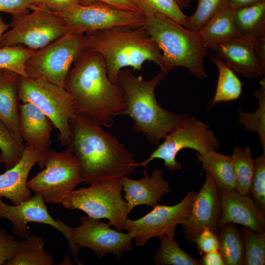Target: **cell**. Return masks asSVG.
I'll list each match as a JSON object with an SVG mask.
<instances>
[{
    "mask_svg": "<svg viewBox=\"0 0 265 265\" xmlns=\"http://www.w3.org/2000/svg\"><path fill=\"white\" fill-rule=\"evenodd\" d=\"M210 57L218 71L215 93L211 102V106L220 102L238 99L242 94V83L236 73L222 60L212 55Z\"/></svg>",
    "mask_w": 265,
    "mask_h": 265,
    "instance_id": "cell-27",
    "label": "cell"
},
{
    "mask_svg": "<svg viewBox=\"0 0 265 265\" xmlns=\"http://www.w3.org/2000/svg\"><path fill=\"white\" fill-rule=\"evenodd\" d=\"M206 173L212 179L218 190L232 191L236 189V179L231 156L210 151L204 154H196Z\"/></svg>",
    "mask_w": 265,
    "mask_h": 265,
    "instance_id": "cell-24",
    "label": "cell"
},
{
    "mask_svg": "<svg viewBox=\"0 0 265 265\" xmlns=\"http://www.w3.org/2000/svg\"><path fill=\"white\" fill-rule=\"evenodd\" d=\"M145 16L155 13L163 14L186 27V17L175 0H131Z\"/></svg>",
    "mask_w": 265,
    "mask_h": 265,
    "instance_id": "cell-32",
    "label": "cell"
},
{
    "mask_svg": "<svg viewBox=\"0 0 265 265\" xmlns=\"http://www.w3.org/2000/svg\"><path fill=\"white\" fill-rule=\"evenodd\" d=\"M70 126L71 136L67 148L79 161L82 182L91 185L120 179L135 170L138 163L132 155L98 121L76 114Z\"/></svg>",
    "mask_w": 265,
    "mask_h": 265,
    "instance_id": "cell-2",
    "label": "cell"
},
{
    "mask_svg": "<svg viewBox=\"0 0 265 265\" xmlns=\"http://www.w3.org/2000/svg\"><path fill=\"white\" fill-rule=\"evenodd\" d=\"M254 39L239 36L211 48L235 73L249 79L262 78L254 51Z\"/></svg>",
    "mask_w": 265,
    "mask_h": 265,
    "instance_id": "cell-19",
    "label": "cell"
},
{
    "mask_svg": "<svg viewBox=\"0 0 265 265\" xmlns=\"http://www.w3.org/2000/svg\"><path fill=\"white\" fill-rule=\"evenodd\" d=\"M94 2L104 3L121 10L139 12L131 0H81L80 4L86 5Z\"/></svg>",
    "mask_w": 265,
    "mask_h": 265,
    "instance_id": "cell-42",
    "label": "cell"
},
{
    "mask_svg": "<svg viewBox=\"0 0 265 265\" xmlns=\"http://www.w3.org/2000/svg\"><path fill=\"white\" fill-rule=\"evenodd\" d=\"M83 35L87 48L103 57L108 77L114 84H118V74L125 67L139 71L148 61L162 67L161 52L144 26L111 28Z\"/></svg>",
    "mask_w": 265,
    "mask_h": 265,
    "instance_id": "cell-4",
    "label": "cell"
},
{
    "mask_svg": "<svg viewBox=\"0 0 265 265\" xmlns=\"http://www.w3.org/2000/svg\"><path fill=\"white\" fill-rule=\"evenodd\" d=\"M241 235L244 246V265L265 264V232L257 233L243 226Z\"/></svg>",
    "mask_w": 265,
    "mask_h": 265,
    "instance_id": "cell-33",
    "label": "cell"
},
{
    "mask_svg": "<svg viewBox=\"0 0 265 265\" xmlns=\"http://www.w3.org/2000/svg\"><path fill=\"white\" fill-rule=\"evenodd\" d=\"M35 51L20 46L0 48V70H9L20 76L27 77L25 64Z\"/></svg>",
    "mask_w": 265,
    "mask_h": 265,
    "instance_id": "cell-35",
    "label": "cell"
},
{
    "mask_svg": "<svg viewBox=\"0 0 265 265\" xmlns=\"http://www.w3.org/2000/svg\"><path fill=\"white\" fill-rule=\"evenodd\" d=\"M260 89L255 90L254 94L258 99V106L254 112H244L238 110L239 122L244 128L252 132H257L263 150L265 152V78H261Z\"/></svg>",
    "mask_w": 265,
    "mask_h": 265,
    "instance_id": "cell-31",
    "label": "cell"
},
{
    "mask_svg": "<svg viewBox=\"0 0 265 265\" xmlns=\"http://www.w3.org/2000/svg\"><path fill=\"white\" fill-rule=\"evenodd\" d=\"M10 25L6 23L0 16V44L3 34L8 29Z\"/></svg>",
    "mask_w": 265,
    "mask_h": 265,
    "instance_id": "cell-46",
    "label": "cell"
},
{
    "mask_svg": "<svg viewBox=\"0 0 265 265\" xmlns=\"http://www.w3.org/2000/svg\"><path fill=\"white\" fill-rule=\"evenodd\" d=\"M19 242L12 258L5 265H53V254L44 249L45 241L39 236H30Z\"/></svg>",
    "mask_w": 265,
    "mask_h": 265,
    "instance_id": "cell-25",
    "label": "cell"
},
{
    "mask_svg": "<svg viewBox=\"0 0 265 265\" xmlns=\"http://www.w3.org/2000/svg\"><path fill=\"white\" fill-rule=\"evenodd\" d=\"M30 10V13L13 15L0 48L20 46L36 51L68 33L65 22L57 13L38 4Z\"/></svg>",
    "mask_w": 265,
    "mask_h": 265,
    "instance_id": "cell-8",
    "label": "cell"
},
{
    "mask_svg": "<svg viewBox=\"0 0 265 265\" xmlns=\"http://www.w3.org/2000/svg\"><path fill=\"white\" fill-rule=\"evenodd\" d=\"M264 0H227L226 6L233 10Z\"/></svg>",
    "mask_w": 265,
    "mask_h": 265,
    "instance_id": "cell-45",
    "label": "cell"
},
{
    "mask_svg": "<svg viewBox=\"0 0 265 265\" xmlns=\"http://www.w3.org/2000/svg\"><path fill=\"white\" fill-rule=\"evenodd\" d=\"M1 162H2V159H1V152L0 150V164Z\"/></svg>",
    "mask_w": 265,
    "mask_h": 265,
    "instance_id": "cell-48",
    "label": "cell"
},
{
    "mask_svg": "<svg viewBox=\"0 0 265 265\" xmlns=\"http://www.w3.org/2000/svg\"><path fill=\"white\" fill-rule=\"evenodd\" d=\"M81 0H37V4L53 11L61 12L66 11L79 4Z\"/></svg>",
    "mask_w": 265,
    "mask_h": 265,
    "instance_id": "cell-41",
    "label": "cell"
},
{
    "mask_svg": "<svg viewBox=\"0 0 265 265\" xmlns=\"http://www.w3.org/2000/svg\"><path fill=\"white\" fill-rule=\"evenodd\" d=\"M254 161L250 194L257 207L265 213V152Z\"/></svg>",
    "mask_w": 265,
    "mask_h": 265,
    "instance_id": "cell-37",
    "label": "cell"
},
{
    "mask_svg": "<svg viewBox=\"0 0 265 265\" xmlns=\"http://www.w3.org/2000/svg\"><path fill=\"white\" fill-rule=\"evenodd\" d=\"M122 191L121 179L104 180L74 189L60 204L65 209L81 210L93 218L107 219L110 225L122 231L130 213Z\"/></svg>",
    "mask_w": 265,
    "mask_h": 265,
    "instance_id": "cell-6",
    "label": "cell"
},
{
    "mask_svg": "<svg viewBox=\"0 0 265 265\" xmlns=\"http://www.w3.org/2000/svg\"><path fill=\"white\" fill-rule=\"evenodd\" d=\"M143 26L161 52L160 71L165 75L183 67L199 79L207 77L204 61L208 49L197 32L160 13L145 16Z\"/></svg>",
    "mask_w": 265,
    "mask_h": 265,
    "instance_id": "cell-5",
    "label": "cell"
},
{
    "mask_svg": "<svg viewBox=\"0 0 265 265\" xmlns=\"http://www.w3.org/2000/svg\"><path fill=\"white\" fill-rule=\"evenodd\" d=\"M56 13L65 22L68 33L79 35L111 28L138 27L145 22V16L139 12L121 10L100 2L79 4Z\"/></svg>",
    "mask_w": 265,
    "mask_h": 265,
    "instance_id": "cell-13",
    "label": "cell"
},
{
    "mask_svg": "<svg viewBox=\"0 0 265 265\" xmlns=\"http://www.w3.org/2000/svg\"><path fill=\"white\" fill-rule=\"evenodd\" d=\"M25 145L20 143L8 128L0 120V150L6 170L13 167L21 159Z\"/></svg>",
    "mask_w": 265,
    "mask_h": 265,
    "instance_id": "cell-34",
    "label": "cell"
},
{
    "mask_svg": "<svg viewBox=\"0 0 265 265\" xmlns=\"http://www.w3.org/2000/svg\"><path fill=\"white\" fill-rule=\"evenodd\" d=\"M18 74L0 70V120L23 143L19 129L20 100L18 91Z\"/></svg>",
    "mask_w": 265,
    "mask_h": 265,
    "instance_id": "cell-22",
    "label": "cell"
},
{
    "mask_svg": "<svg viewBox=\"0 0 265 265\" xmlns=\"http://www.w3.org/2000/svg\"><path fill=\"white\" fill-rule=\"evenodd\" d=\"M165 76L160 71L152 79L147 80L141 76H135L128 69L120 70L117 76V83L126 96V115L133 121L132 129L141 133L151 144H159L189 116L188 113L170 111L159 104L155 90Z\"/></svg>",
    "mask_w": 265,
    "mask_h": 265,
    "instance_id": "cell-3",
    "label": "cell"
},
{
    "mask_svg": "<svg viewBox=\"0 0 265 265\" xmlns=\"http://www.w3.org/2000/svg\"><path fill=\"white\" fill-rule=\"evenodd\" d=\"M18 91L20 101L31 103L41 110L58 131L60 144L68 145L71 136L70 121L76 113L65 88L45 80L20 76Z\"/></svg>",
    "mask_w": 265,
    "mask_h": 265,
    "instance_id": "cell-7",
    "label": "cell"
},
{
    "mask_svg": "<svg viewBox=\"0 0 265 265\" xmlns=\"http://www.w3.org/2000/svg\"><path fill=\"white\" fill-rule=\"evenodd\" d=\"M221 213L218 227L236 223L250 228L257 233L265 232V213L256 205L250 196L235 190H218Z\"/></svg>",
    "mask_w": 265,
    "mask_h": 265,
    "instance_id": "cell-17",
    "label": "cell"
},
{
    "mask_svg": "<svg viewBox=\"0 0 265 265\" xmlns=\"http://www.w3.org/2000/svg\"><path fill=\"white\" fill-rule=\"evenodd\" d=\"M220 148V142L209 126L194 116H189L182 125L164 138L148 159L138 163L137 166L146 170L150 162L159 159L170 171L182 170L181 163L176 159L182 150L191 149L202 155L210 151H217Z\"/></svg>",
    "mask_w": 265,
    "mask_h": 265,
    "instance_id": "cell-11",
    "label": "cell"
},
{
    "mask_svg": "<svg viewBox=\"0 0 265 265\" xmlns=\"http://www.w3.org/2000/svg\"><path fill=\"white\" fill-rule=\"evenodd\" d=\"M19 129L23 141L33 150L45 154L51 149L53 123L32 104L22 102L20 104Z\"/></svg>",
    "mask_w": 265,
    "mask_h": 265,
    "instance_id": "cell-21",
    "label": "cell"
},
{
    "mask_svg": "<svg viewBox=\"0 0 265 265\" xmlns=\"http://www.w3.org/2000/svg\"><path fill=\"white\" fill-rule=\"evenodd\" d=\"M196 193L188 191L180 202L173 206L158 204L140 218H127L124 230L132 235L135 245L139 247L144 246L152 238L176 235V228L186 218Z\"/></svg>",
    "mask_w": 265,
    "mask_h": 265,
    "instance_id": "cell-14",
    "label": "cell"
},
{
    "mask_svg": "<svg viewBox=\"0 0 265 265\" xmlns=\"http://www.w3.org/2000/svg\"><path fill=\"white\" fill-rule=\"evenodd\" d=\"M217 235L218 251L225 265H243L244 259L243 241L237 227L228 223L220 228Z\"/></svg>",
    "mask_w": 265,
    "mask_h": 265,
    "instance_id": "cell-28",
    "label": "cell"
},
{
    "mask_svg": "<svg viewBox=\"0 0 265 265\" xmlns=\"http://www.w3.org/2000/svg\"><path fill=\"white\" fill-rule=\"evenodd\" d=\"M176 235H163L159 237L161 243L154 256L157 265H201L195 259L182 250L175 240Z\"/></svg>",
    "mask_w": 265,
    "mask_h": 265,
    "instance_id": "cell-30",
    "label": "cell"
},
{
    "mask_svg": "<svg viewBox=\"0 0 265 265\" xmlns=\"http://www.w3.org/2000/svg\"><path fill=\"white\" fill-rule=\"evenodd\" d=\"M231 159L236 179L235 190L241 194L250 196L255 165L251 147L246 145L241 148L235 146Z\"/></svg>",
    "mask_w": 265,
    "mask_h": 265,
    "instance_id": "cell-29",
    "label": "cell"
},
{
    "mask_svg": "<svg viewBox=\"0 0 265 265\" xmlns=\"http://www.w3.org/2000/svg\"><path fill=\"white\" fill-rule=\"evenodd\" d=\"M0 218H5L12 224L14 234L22 238L31 236L29 222L50 225L69 239L71 227L62 221L55 220L49 213L43 197L35 193L28 200L18 205H9L0 197Z\"/></svg>",
    "mask_w": 265,
    "mask_h": 265,
    "instance_id": "cell-16",
    "label": "cell"
},
{
    "mask_svg": "<svg viewBox=\"0 0 265 265\" xmlns=\"http://www.w3.org/2000/svg\"><path fill=\"white\" fill-rule=\"evenodd\" d=\"M45 155L25 144L23 155L19 162L0 174V197L8 199L14 205L29 199L32 193L26 186L28 175L37 163L41 169L44 168Z\"/></svg>",
    "mask_w": 265,
    "mask_h": 265,
    "instance_id": "cell-18",
    "label": "cell"
},
{
    "mask_svg": "<svg viewBox=\"0 0 265 265\" xmlns=\"http://www.w3.org/2000/svg\"><path fill=\"white\" fill-rule=\"evenodd\" d=\"M181 8L189 6L191 0H175Z\"/></svg>",
    "mask_w": 265,
    "mask_h": 265,
    "instance_id": "cell-47",
    "label": "cell"
},
{
    "mask_svg": "<svg viewBox=\"0 0 265 265\" xmlns=\"http://www.w3.org/2000/svg\"><path fill=\"white\" fill-rule=\"evenodd\" d=\"M110 226L108 223H105L100 219L83 215L80 217L79 226L71 227L68 242L78 264L80 263L78 256L81 248L91 249L99 258L111 254L118 260L123 258L124 253L132 251V235Z\"/></svg>",
    "mask_w": 265,
    "mask_h": 265,
    "instance_id": "cell-12",
    "label": "cell"
},
{
    "mask_svg": "<svg viewBox=\"0 0 265 265\" xmlns=\"http://www.w3.org/2000/svg\"><path fill=\"white\" fill-rule=\"evenodd\" d=\"M227 0H198L194 13L186 17L185 27L197 32L211 18L226 6Z\"/></svg>",
    "mask_w": 265,
    "mask_h": 265,
    "instance_id": "cell-36",
    "label": "cell"
},
{
    "mask_svg": "<svg viewBox=\"0 0 265 265\" xmlns=\"http://www.w3.org/2000/svg\"><path fill=\"white\" fill-rule=\"evenodd\" d=\"M240 36L256 39L265 34V0L234 11Z\"/></svg>",
    "mask_w": 265,
    "mask_h": 265,
    "instance_id": "cell-26",
    "label": "cell"
},
{
    "mask_svg": "<svg viewBox=\"0 0 265 265\" xmlns=\"http://www.w3.org/2000/svg\"><path fill=\"white\" fill-rule=\"evenodd\" d=\"M253 47L257 62L265 74V34L254 40Z\"/></svg>",
    "mask_w": 265,
    "mask_h": 265,
    "instance_id": "cell-43",
    "label": "cell"
},
{
    "mask_svg": "<svg viewBox=\"0 0 265 265\" xmlns=\"http://www.w3.org/2000/svg\"><path fill=\"white\" fill-rule=\"evenodd\" d=\"M234 11L227 6L224 7L197 32L207 49L240 36Z\"/></svg>",
    "mask_w": 265,
    "mask_h": 265,
    "instance_id": "cell-23",
    "label": "cell"
},
{
    "mask_svg": "<svg viewBox=\"0 0 265 265\" xmlns=\"http://www.w3.org/2000/svg\"><path fill=\"white\" fill-rule=\"evenodd\" d=\"M200 262L201 265H225L223 259L218 250L204 254Z\"/></svg>",
    "mask_w": 265,
    "mask_h": 265,
    "instance_id": "cell-44",
    "label": "cell"
},
{
    "mask_svg": "<svg viewBox=\"0 0 265 265\" xmlns=\"http://www.w3.org/2000/svg\"><path fill=\"white\" fill-rule=\"evenodd\" d=\"M18 243L6 230L0 228V265H5L12 258Z\"/></svg>",
    "mask_w": 265,
    "mask_h": 265,
    "instance_id": "cell-38",
    "label": "cell"
},
{
    "mask_svg": "<svg viewBox=\"0 0 265 265\" xmlns=\"http://www.w3.org/2000/svg\"><path fill=\"white\" fill-rule=\"evenodd\" d=\"M193 242L196 244L199 254L202 255L218 249L217 236L208 228L198 235Z\"/></svg>",
    "mask_w": 265,
    "mask_h": 265,
    "instance_id": "cell-39",
    "label": "cell"
},
{
    "mask_svg": "<svg viewBox=\"0 0 265 265\" xmlns=\"http://www.w3.org/2000/svg\"><path fill=\"white\" fill-rule=\"evenodd\" d=\"M204 184L196 193L186 218L183 221L185 238L193 241L205 229H210L215 235L219 233L218 222L221 213V205L218 188L207 173Z\"/></svg>",
    "mask_w": 265,
    "mask_h": 265,
    "instance_id": "cell-15",
    "label": "cell"
},
{
    "mask_svg": "<svg viewBox=\"0 0 265 265\" xmlns=\"http://www.w3.org/2000/svg\"><path fill=\"white\" fill-rule=\"evenodd\" d=\"M81 182L80 163L72 151L68 148L61 152L50 149L43 170L27 181L26 186L40 193L46 202L56 204Z\"/></svg>",
    "mask_w": 265,
    "mask_h": 265,
    "instance_id": "cell-10",
    "label": "cell"
},
{
    "mask_svg": "<svg viewBox=\"0 0 265 265\" xmlns=\"http://www.w3.org/2000/svg\"><path fill=\"white\" fill-rule=\"evenodd\" d=\"M64 87L70 94L76 114L92 118L110 127L114 118L126 115L124 90L109 79L103 57L86 49L74 62Z\"/></svg>",
    "mask_w": 265,
    "mask_h": 265,
    "instance_id": "cell-1",
    "label": "cell"
},
{
    "mask_svg": "<svg viewBox=\"0 0 265 265\" xmlns=\"http://www.w3.org/2000/svg\"><path fill=\"white\" fill-rule=\"evenodd\" d=\"M143 172L144 176L139 180L126 176L120 178L125 192L124 198L130 212L137 206H156L170 191V184L163 178L161 170H154L151 176H148L146 170Z\"/></svg>",
    "mask_w": 265,
    "mask_h": 265,
    "instance_id": "cell-20",
    "label": "cell"
},
{
    "mask_svg": "<svg viewBox=\"0 0 265 265\" xmlns=\"http://www.w3.org/2000/svg\"><path fill=\"white\" fill-rule=\"evenodd\" d=\"M37 0H0V12L19 15L28 12Z\"/></svg>",
    "mask_w": 265,
    "mask_h": 265,
    "instance_id": "cell-40",
    "label": "cell"
},
{
    "mask_svg": "<svg viewBox=\"0 0 265 265\" xmlns=\"http://www.w3.org/2000/svg\"><path fill=\"white\" fill-rule=\"evenodd\" d=\"M87 49L83 35L68 33L35 51L26 60L27 76L64 87L71 65Z\"/></svg>",
    "mask_w": 265,
    "mask_h": 265,
    "instance_id": "cell-9",
    "label": "cell"
}]
</instances>
